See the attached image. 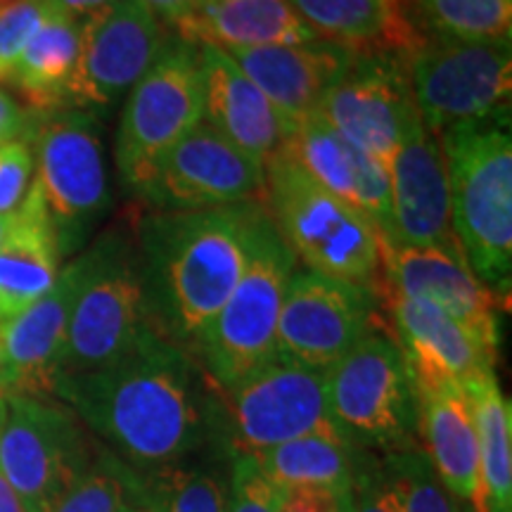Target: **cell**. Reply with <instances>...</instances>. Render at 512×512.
<instances>
[{"label": "cell", "mask_w": 512, "mask_h": 512, "mask_svg": "<svg viewBox=\"0 0 512 512\" xmlns=\"http://www.w3.org/2000/svg\"><path fill=\"white\" fill-rule=\"evenodd\" d=\"M53 394L143 467L178 463L207 432V396L195 363L152 328L110 366L60 375Z\"/></svg>", "instance_id": "cell-1"}, {"label": "cell", "mask_w": 512, "mask_h": 512, "mask_svg": "<svg viewBox=\"0 0 512 512\" xmlns=\"http://www.w3.org/2000/svg\"><path fill=\"white\" fill-rule=\"evenodd\" d=\"M256 204L202 211H136L131 216L150 328L166 339L200 342L247 264Z\"/></svg>", "instance_id": "cell-2"}, {"label": "cell", "mask_w": 512, "mask_h": 512, "mask_svg": "<svg viewBox=\"0 0 512 512\" xmlns=\"http://www.w3.org/2000/svg\"><path fill=\"white\" fill-rule=\"evenodd\" d=\"M451 195V226L472 273L498 297L512 283L510 112L448 128L437 138Z\"/></svg>", "instance_id": "cell-3"}, {"label": "cell", "mask_w": 512, "mask_h": 512, "mask_svg": "<svg viewBox=\"0 0 512 512\" xmlns=\"http://www.w3.org/2000/svg\"><path fill=\"white\" fill-rule=\"evenodd\" d=\"M264 204L294 259L311 271L375 290L382 238L363 211L318 185L278 147L264 162Z\"/></svg>", "instance_id": "cell-4"}, {"label": "cell", "mask_w": 512, "mask_h": 512, "mask_svg": "<svg viewBox=\"0 0 512 512\" xmlns=\"http://www.w3.org/2000/svg\"><path fill=\"white\" fill-rule=\"evenodd\" d=\"M74 259L79 283L69 311L60 375L110 366L136 347L150 328L131 221L107 228Z\"/></svg>", "instance_id": "cell-5"}, {"label": "cell", "mask_w": 512, "mask_h": 512, "mask_svg": "<svg viewBox=\"0 0 512 512\" xmlns=\"http://www.w3.org/2000/svg\"><path fill=\"white\" fill-rule=\"evenodd\" d=\"M294 268L297 259L259 202L245 271L197 342L211 380L221 389L235 387L278 354V318Z\"/></svg>", "instance_id": "cell-6"}, {"label": "cell", "mask_w": 512, "mask_h": 512, "mask_svg": "<svg viewBox=\"0 0 512 512\" xmlns=\"http://www.w3.org/2000/svg\"><path fill=\"white\" fill-rule=\"evenodd\" d=\"M31 150L34 183L64 259L86 247L112 207L98 117L76 107L38 114Z\"/></svg>", "instance_id": "cell-7"}, {"label": "cell", "mask_w": 512, "mask_h": 512, "mask_svg": "<svg viewBox=\"0 0 512 512\" xmlns=\"http://www.w3.org/2000/svg\"><path fill=\"white\" fill-rule=\"evenodd\" d=\"M202 119L200 48L171 34L152 67L126 95L114 143L121 188L136 197L159 159Z\"/></svg>", "instance_id": "cell-8"}, {"label": "cell", "mask_w": 512, "mask_h": 512, "mask_svg": "<svg viewBox=\"0 0 512 512\" xmlns=\"http://www.w3.org/2000/svg\"><path fill=\"white\" fill-rule=\"evenodd\" d=\"M330 413L351 444L399 446L418 425L413 375L399 344L370 330L330 370Z\"/></svg>", "instance_id": "cell-9"}, {"label": "cell", "mask_w": 512, "mask_h": 512, "mask_svg": "<svg viewBox=\"0 0 512 512\" xmlns=\"http://www.w3.org/2000/svg\"><path fill=\"white\" fill-rule=\"evenodd\" d=\"M408 83L422 126L434 138L453 126L510 112V43L427 41L408 62Z\"/></svg>", "instance_id": "cell-10"}, {"label": "cell", "mask_w": 512, "mask_h": 512, "mask_svg": "<svg viewBox=\"0 0 512 512\" xmlns=\"http://www.w3.org/2000/svg\"><path fill=\"white\" fill-rule=\"evenodd\" d=\"M223 394L238 456L256 458L311 434L347 439L330 413L323 370L283 354H275Z\"/></svg>", "instance_id": "cell-11"}, {"label": "cell", "mask_w": 512, "mask_h": 512, "mask_svg": "<svg viewBox=\"0 0 512 512\" xmlns=\"http://www.w3.org/2000/svg\"><path fill=\"white\" fill-rule=\"evenodd\" d=\"M74 415L31 396L0 403V472L27 512H50L86 470Z\"/></svg>", "instance_id": "cell-12"}, {"label": "cell", "mask_w": 512, "mask_h": 512, "mask_svg": "<svg viewBox=\"0 0 512 512\" xmlns=\"http://www.w3.org/2000/svg\"><path fill=\"white\" fill-rule=\"evenodd\" d=\"M264 185V162L202 121L159 159L133 200L140 211H202L261 202Z\"/></svg>", "instance_id": "cell-13"}, {"label": "cell", "mask_w": 512, "mask_h": 512, "mask_svg": "<svg viewBox=\"0 0 512 512\" xmlns=\"http://www.w3.org/2000/svg\"><path fill=\"white\" fill-rule=\"evenodd\" d=\"M164 24L140 0H117L81 19V48L67 107L107 112L128 95L162 53Z\"/></svg>", "instance_id": "cell-14"}, {"label": "cell", "mask_w": 512, "mask_h": 512, "mask_svg": "<svg viewBox=\"0 0 512 512\" xmlns=\"http://www.w3.org/2000/svg\"><path fill=\"white\" fill-rule=\"evenodd\" d=\"M375 290L294 268L278 318V354L330 370L373 330Z\"/></svg>", "instance_id": "cell-15"}, {"label": "cell", "mask_w": 512, "mask_h": 512, "mask_svg": "<svg viewBox=\"0 0 512 512\" xmlns=\"http://www.w3.org/2000/svg\"><path fill=\"white\" fill-rule=\"evenodd\" d=\"M375 294H401L439 306L491 356H498L501 297L472 273L458 240L437 247H392L382 242Z\"/></svg>", "instance_id": "cell-16"}, {"label": "cell", "mask_w": 512, "mask_h": 512, "mask_svg": "<svg viewBox=\"0 0 512 512\" xmlns=\"http://www.w3.org/2000/svg\"><path fill=\"white\" fill-rule=\"evenodd\" d=\"M318 112L339 136L387 169L418 112L408 67L387 55L358 53Z\"/></svg>", "instance_id": "cell-17"}, {"label": "cell", "mask_w": 512, "mask_h": 512, "mask_svg": "<svg viewBox=\"0 0 512 512\" xmlns=\"http://www.w3.org/2000/svg\"><path fill=\"white\" fill-rule=\"evenodd\" d=\"M392 219L384 245L437 247L456 242L451 226V195L439 140L422 126L420 114L408 124L387 166Z\"/></svg>", "instance_id": "cell-18"}, {"label": "cell", "mask_w": 512, "mask_h": 512, "mask_svg": "<svg viewBox=\"0 0 512 512\" xmlns=\"http://www.w3.org/2000/svg\"><path fill=\"white\" fill-rule=\"evenodd\" d=\"M76 283L79 264L72 259L57 275L48 294H43L27 311L0 320L3 389L8 396L43 399L53 394Z\"/></svg>", "instance_id": "cell-19"}, {"label": "cell", "mask_w": 512, "mask_h": 512, "mask_svg": "<svg viewBox=\"0 0 512 512\" xmlns=\"http://www.w3.org/2000/svg\"><path fill=\"white\" fill-rule=\"evenodd\" d=\"M226 53L271 100L283 119L285 133L320 110L325 95L349 72L358 55L351 48L332 41L242 48L226 50Z\"/></svg>", "instance_id": "cell-20"}, {"label": "cell", "mask_w": 512, "mask_h": 512, "mask_svg": "<svg viewBox=\"0 0 512 512\" xmlns=\"http://www.w3.org/2000/svg\"><path fill=\"white\" fill-rule=\"evenodd\" d=\"M392 309L399 349L413 375L415 389H434L460 384L484 373H494L496 356H491L458 320L439 306L422 299L384 294Z\"/></svg>", "instance_id": "cell-21"}, {"label": "cell", "mask_w": 512, "mask_h": 512, "mask_svg": "<svg viewBox=\"0 0 512 512\" xmlns=\"http://www.w3.org/2000/svg\"><path fill=\"white\" fill-rule=\"evenodd\" d=\"M283 150L318 185L368 216L384 238L392 219L387 169L373 157L344 140L320 112L292 126L283 138Z\"/></svg>", "instance_id": "cell-22"}, {"label": "cell", "mask_w": 512, "mask_h": 512, "mask_svg": "<svg viewBox=\"0 0 512 512\" xmlns=\"http://www.w3.org/2000/svg\"><path fill=\"white\" fill-rule=\"evenodd\" d=\"M197 48L202 72V121L247 155L266 162L283 145L285 124L278 110L226 50L211 43H197Z\"/></svg>", "instance_id": "cell-23"}, {"label": "cell", "mask_w": 512, "mask_h": 512, "mask_svg": "<svg viewBox=\"0 0 512 512\" xmlns=\"http://www.w3.org/2000/svg\"><path fill=\"white\" fill-rule=\"evenodd\" d=\"M323 41L361 55H387L408 62L430 38L415 24L411 0H290Z\"/></svg>", "instance_id": "cell-24"}, {"label": "cell", "mask_w": 512, "mask_h": 512, "mask_svg": "<svg viewBox=\"0 0 512 512\" xmlns=\"http://www.w3.org/2000/svg\"><path fill=\"white\" fill-rule=\"evenodd\" d=\"M415 399L434 475L456 501L470 503L472 512H486L475 418L465 387L415 389Z\"/></svg>", "instance_id": "cell-25"}, {"label": "cell", "mask_w": 512, "mask_h": 512, "mask_svg": "<svg viewBox=\"0 0 512 512\" xmlns=\"http://www.w3.org/2000/svg\"><path fill=\"white\" fill-rule=\"evenodd\" d=\"M60 247L41 192L31 188L0 235V320L27 311L60 275Z\"/></svg>", "instance_id": "cell-26"}, {"label": "cell", "mask_w": 512, "mask_h": 512, "mask_svg": "<svg viewBox=\"0 0 512 512\" xmlns=\"http://www.w3.org/2000/svg\"><path fill=\"white\" fill-rule=\"evenodd\" d=\"M176 34L223 50L323 41L294 12L290 0H211L200 5Z\"/></svg>", "instance_id": "cell-27"}, {"label": "cell", "mask_w": 512, "mask_h": 512, "mask_svg": "<svg viewBox=\"0 0 512 512\" xmlns=\"http://www.w3.org/2000/svg\"><path fill=\"white\" fill-rule=\"evenodd\" d=\"M79 48L81 19L50 10L10 74V83H15L29 110L43 114L67 107Z\"/></svg>", "instance_id": "cell-28"}, {"label": "cell", "mask_w": 512, "mask_h": 512, "mask_svg": "<svg viewBox=\"0 0 512 512\" xmlns=\"http://www.w3.org/2000/svg\"><path fill=\"white\" fill-rule=\"evenodd\" d=\"M479 448V477L486 512H512V413L496 373L465 384Z\"/></svg>", "instance_id": "cell-29"}, {"label": "cell", "mask_w": 512, "mask_h": 512, "mask_svg": "<svg viewBox=\"0 0 512 512\" xmlns=\"http://www.w3.org/2000/svg\"><path fill=\"white\" fill-rule=\"evenodd\" d=\"M275 486H354V444L342 437L311 434L256 456Z\"/></svg>", "instance_id": "cell-30"}, {"label": "cell", "mask_w": 512, "mask_h": 512, "mask_svg": "<svg viewBox=\"0 0 512 512\" xmlns=\"http://www.w3.org/2000/svg\"><path fill=\"white\" fill-rule=\"evenodd\" d=\"M437 38L510 43L512 0H411Z\"/></svg>", "instance_id": "cell-31"}, {"label": "cell", "mask_w": 512, "mask_h": 512, "mask_svg": "<svg viewBox=\"0 0 512 512\" xmlns=\"http://www.w3.org/2000/svg\"><path fill=\"white\" fill-rule=\"evenodd\" d=\"M145 512H228V486L211 472L159 467L147 486Z\"/></svg>", "instance_id": "cell-32"}, {"label": "cell", "mask_w": 512, "mask_h": 512, "mask_svg": "<svg viewBox=\"0 0 512 512\" xmlns=\"http://www.w3.org/2000/svg\"><path fill=\"white\" fill-rule=\"evenodd\" d=\"M50 512H133L124 477L105 465L86 467Z\"/></svg>", "instance_id": "cell-33"}, {"label": "cell", "mask_w": 512, "mask_h": 512, "mask_svg": "<svg viewBox=\"0 0 512 512\" xmlns=\"http://www.w3.org/2000/svg\"><path fill=\"white\" fill-rule=\"evenodd\" d=\"M396 472L403 489V512H458L453 498L434 475L430 460L418 451L401 453Z\"/></svg>", "instance_id": "cell-34"}, {"label": "cell", "mask_w": 512, "mask_h": 512, "mask_svg": "<svg viewBox=\"0 0 512 512\" xmlns=\"http://www.w3.org/2000/svg\"><path fill=\"white\" fill-rule=\"evenodd\" d=\"M50 10L48 0H17L0 8V83L10 81L19 55L46 22Z\"/></svg>", "instance_id": "cell-35"}, {"label": "cell", "mask_w": 512, "mask_h": 512, "mask_svg": "<svg viewBox=\"0 0 512 512\" xmlns=\"http://www.w3.org/2000/svg\"><path fill=\"white\" fill-rule=\"evenodd\" d=\"M228 512H280L278 489L252 456H238L228 489Z\"/></svg>", "instance_id": "cell-36"}, {"label": "cell", "mask_w": 512, "mask_h": 512, "mask_svg": "<svg viewBox=\"0 0 512 512\" xmlns=\"http://www.w3.org/2000/svg\"><path fill=\"white\" fill-rule=\"evenodd\" d=\"M34 181V150L27 140L0 145V216H10L24 202Z\"/></svg>", "instance_id": "cell-37"}, {"label": "cell", "mask_w": 512, "mask_h": 512, "mask_svg": "<svg viewBox=\"0 0 512 512\" xmlns=\"http://www.w3.org/2000/svg\"><path fill=\"white\" fill-rule=\"evenodd\" d=\"M280 512H354V486H275Z\"/></svg>", "instance_id": "cell-38"}, {"label": "cell", "mask_w": 512, "mask_h": 512, "mask_svg": "<svg viewBox=\"0 0 512 512\" xmlns=\"http://www.w3.org/2000/svg\"><path fill=\"white\" fill-rule=\"evenodd\" d=\"M354 512H403V489L399 477L377 479L356 496Z\"/></svg>", "instance_id": "cell-39"}, {"label": "cell", "mask_w": 512, "mask_h": 512, "mask_svg": "<svg viewBox=\"0 0 512 512\" xmlns=\"http://www.w3.org/2000/svg\"><path fill=\"white\" fill-rule=\"evenodd\" d=\"M24 131H27V112L10 93L0 88V145L19 140Z\"/></svg>", "instance_id": "cell-40"}, {"label": "cell", "mask_w": 512, "mask_h": 512, "mask_svg": "<svg viewBox=\"0 0 512 512\" xmlns=\"http://www.w3.org/2000/svg\"><path fill=\"white\" fill-rule=\"evenodd\" d=\"M140 3L152 12L159 22L176 31L181 29L197 10L195 0H140Z\"/></svg>", "instance_id": "cell-41"}, {"label": "cell", "mask_w": 512, "mask_h": 512, "mask_svg": "<svg viewBox=\"0 0 512 512\" xmlns=\"http://www.w3.org/2000/svg\"><path fill=\"white\" fill-rule=\"evenodd\" d=\"M114 3H117V0H48V5L55 12H62V15L74 19H86L95 15V12L110 8Z\"/></svg>", "instance_id": "cell-42"}, {"label": "cell", "mask_w": 512, "mask_h": 512, "mask_svg": "<svg viewBox=\"0 0 512 512\" xmlns=\"http://www.w3.org/2000/svg\"><path fill=\"white\" fill-rule=\"evenodd\" d=\"M0 512H27V508H24L19 496L15 494V489L3 477V472H0Z\"/></svg>", "instance_id": "cell-43"}, {"label": "cell", "mask_w": 512, "mask_h": 512, "mask_svg": "<svg viewBox=\"0 0 512 512\" xmlns=\"http://www.w3.org/2000/svg\"><path fill=\"white\" fill-rule=\"evenodd\" d=\"M8 399V394H5L3 389V349H0V403Z\"/></svg>", "instance_id": "cell-44"}, {"label": "cell", "mask_w": 512, "mask_h": 512, "mask_svg": "<svg viewBox=\"0 0 512 512\" xmlns=\"http://www.w3.org/2000/svg\"><path fill=\"white\" fill-rule=\"evenodd\" d=\"M8 219H10V216H0V235H3L5 226H8Z\"/></svg>", "instance_id": "cell-45"}, {"label": "cell", "mask_w": 512, "mask_h": 512, "mask_svg": "<svg viewBox=\"0 0 512 512\" xmlns=\"http://www.w3.org/2000/svg\"><path fill=\"white\" fill-rule=\"evenodd\" d=\"M12 3H17V0H0V8H8Z\"/></svg>", "instance_id": "cell-46"}, {"label": "cell", "mask_w": 512, "mask_h": 512, "mask_svg": "<svg viewBox=\"0 0 512 512\" xmlns=\"http://www.w3.org/2000/svg\"><path fill=\"white\" fill-rule=\"evenodd\" d=\"M197 3V8H200V5H207V3H211V0H195Z\"/></svg>", "instance_id": "cell-47"}, {"label": "cell", "mask_w": 512, "mask_h": 512, "mask_svg": "<svg viewBox=\"0 0 512 512\" xmlns=\"http://www.w3.org/2000/svg\"><path fill=\"white\" fill-rule=\"evenodd\" d=\"M133 512H140V510H133ZM143 512H145V510H143Z\"/></svg>", "instance_id": "cell-48"}]
</instances>
